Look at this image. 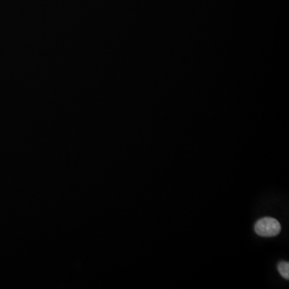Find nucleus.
<instances>
[{"label":"nucleus","mask_w":289,"mask_h":289,"mask_svg":"<svg viewBox=\"0 0 289 289\" xmlns=\"http://www.w3.org/2000/svg\"><path fill=\"white\" fill-rule=\"evenodd\" d=\"M254 230L259 236H276L281 231V225L272 217H264L256 222Z\"/></svg>","instance_id":"obj_1"},{"label":"nucleus","mask_w":289,"mask_h":289,"mask_svg":"<svg viewBox=\"0 0 289 289\" xmlns=\"http://www.w3.org/2000/svg\"><path fill=\"white\" fill-rule=\"evenodd\" d=\"M278 271L284 279H289V263L288 262L282 261L278 264Z\"/></svg>","instance_id":"obj_2"}]
</instances>
